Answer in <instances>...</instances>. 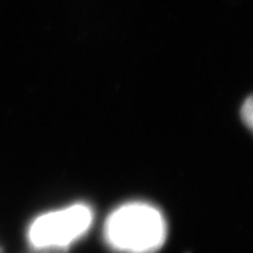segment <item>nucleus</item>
I'll return each instance as SVG.
<instances>
[{
  "mask_svg": "<svg viewBox=\"0 0 253 253\" xmlns=\"http://www.w3.org/2000/svg\"><path fill=\"white\" fill-rule=\"evenodd\" d=\"M163 212L146 202H129L114 209L104 225V239L118 253H155L167 240Z\"/></svg>",
  "mask_w": 253,
  "mask_h": 253,
  "instance_id": "nucleus-1",
  "label": "nucleus"
},
{
  "mask_svg": "<svg viewBox=\"0 0 253 253\" xmlns=\"http://www.w3.org/2000/svg\"><path fill=\"white\" fill-rule=\"evenodd\" d=\"M94 211L77 203L37 216L28 229V241L34 249L65 250L84 237L93 224Z\"/></svg>",
  "mask_w": 253,
  "mask_h": 253,
  "instance_id": "nucleus-2",
  "label": "nucleus"
},
{
  "mask_svg": "<svg viewBox=\"0 0 253 253\" xmlns=\"http://www.w3.org/2000/svg\"><path fill=\"white\" fill-rule=\"evenodd\" d=\"M242 118L244 120L245 124L247 125L248 128L252 126V120H253V106H252V98L249 97L246 101L244 102L242 107Z\"/></svg>",
  "mask_w": 253,
  "mask_h": 253,
  "instance_id": "nucleus-3",
  "label": "nucleus"
}]
</instances>
